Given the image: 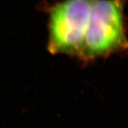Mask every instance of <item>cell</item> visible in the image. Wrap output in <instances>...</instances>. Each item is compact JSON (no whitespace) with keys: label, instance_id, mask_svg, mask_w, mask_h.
I'll return each mask as SVG.
<instances>
[{"label":"cell","instance_id":"6da1fadb","mask_svg":"<svg viewBox=\"0 0 128 128\" xmlns=\"http://www.w3.org/2000/svg\"><path fill=\"white\" fill-rule=\"evenodd\" d=\"M126 0H94L78 59L88 62L128 52L124 7Z\"/></svg>","mask_w":128,"mask_h":128},{"label":"cell","instance_id":"7a4b0ae2","mask_svg":"<svg viewBox=\"0 0 128 128\" xmlns=\"http://www.w3.org/2000/svg\"><path fill=\"white\" fill-rule=\"evenodd\" d=\"M93 1L63 0L49 8L50 52L78 58Z\"/></svg>","mask_w":128,"mask_h":128}]
</instances>
